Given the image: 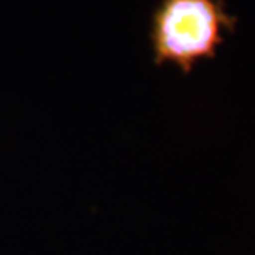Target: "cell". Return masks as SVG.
Returning <instances> with one entry per match:
<instances>
[{"instance_id": "6da1fadb", "label": "cell", "mask_w": 255, "mask_h": 255, "mask_svg": "<svg viewBox=\"0 0 255 255\" xmlns=\"http://www.w3.org/2000/svg\"><path fill=\"white\" fill-rule=\"evenodd\" d=\"M237 27L224 0H160L152 16L150 44L157 65L173 64L189 74L211 60Z\"/></svg>"}]
</instances>
